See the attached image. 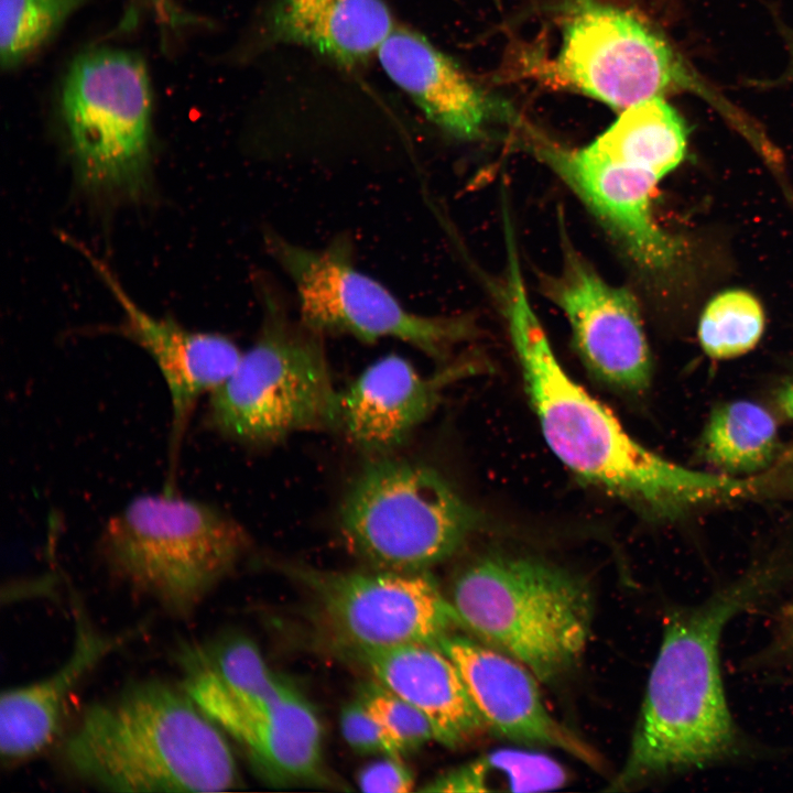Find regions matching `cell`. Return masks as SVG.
<instances>
[{"label": "cell", "instance_id": "obj_1", "mask_svg": "<svg viewBox=\"0 0 793 793\" xmlns=\"http://www.w3.org/2000/svg\"><path fill=\"white\" fill-rule=\"evenodd\" d=\"M502 308L544 438L575 475L660 520L769 496L771 481L764 475L696 470L632 438L561 366L529 300L517 258L509 260Z\"/></svg>", "mask_w": 793, "mask_h": 793}, {"label": "cell", "instance_id": "obj_2", "mask_svg": "<svg viewBox=\"0 0 793 793\" xmlns=\"http://www.w3.org/2000/svg\"><path fill=\"white\" fill-rule=\"evenodd\" d=\"M790 573L780 564L759 566L669 615L626 763L608 790L706 767L734 752L738 735L720 670L723 632Z\"/></svg>", "mask_w": 793, "mask_h": 793}, {"label": "cell", "instance_id": "obj_3", "mask_svg": "<svg viewBox=\"0 0 793 793\" xmlns=\"http://www.w3.org/2000/svg\"><path fill=\"white\" fill-rule=\"evenodd\" d=\"M83 780L115 792H219L240 784L222 730L184 688L144 680L88 705L63 747Z\"/></svg>", "mask_w": 793, "mask_h": 793}, {"label": "cell", "instance_id": "obj_4", "mask_svg": "<svg viewBox=\"0 0 793 793\" xmlns=\"http://www.w3.org/2000/svg\"><path fill=\"white\" fill-rule=\"evenodd\" d=\"M449 600L463 626L543 682L569 670L590 636L594 598L588 584L536 557H481L458 574Z\"/></svg>", "mask_w": 793, "mask_h": 793}, {"label": "cell", "instance_id": "obj_5", "mask_svg": "<svg viewBox=\"0 0 793 793\" xmlns=\"http://www.w3.org/2000/svg\"><path fill=\"white\" fill-rule=\"evenodd\" d=\"M248 544L227 513L170 491L133 498L107 521L99 540L111 573L177 618L194 615Z\"/></svg>", "mask_w": 793, "mask_h": 793}, {"label": "cell", "instance_id": "obj_6", "mask_svg": "<svg viewBox=\"0 0 793 793\" xmlns=\"http://www.w3.org/2000/svg\"><path fill=\"white\" fill-rule=\"evenodd\" d=\"M567 9L558 52L537 68L547 85L618 111L667 94L692 93L750 144L762 140L759 126L643 20L599 0H569Z\"/></svg>", "mask_w": 793, "mask_h": 793}, {"label": "cell", "instance_id": "obj_7", "mask_svg": "<svg viewBox=\"0 0 793 793\" xmlns=\"http://www.w3.org/2000/svg\"><path fill=\"white\" fill-rule=\"evenodd\" d=\"M262 324L232 373L209 394L206 421L220 435L265 445L301 431L335 427L323 335L291 318L274 286H259Z\"/></svg>", "mask_w": 793, "mask_h": 793}, {"label": "cell", "instance_id": "obj_8", "mask_svg": "<svg viewBox=\"0 0 793 793\" xmlns=\"http://www.w3.org/2000/svg\"><path fill=\"white\" fill-rule=\"evenodd\" d=\"M153 95L132 51L79 54L64 75L58 115L80 186L98 198L140 199L150 186Z\"/></svg>", "mask_w": 793, "mask_h": 793}, {"label": "cell", "instance_id": "obj_9", "mask_svg": "<svg viewBox=\"0 0 793 793\" xmlns=\"http://www.w3.org/2000/svg\"><path fill=\"white\" fill-rule=\"evenodd\" d=\"M351 550L373 568L422 572L453 555L478 524L433 468L380 455L352 478L338 510Z\"/></svg>", "mask_w": 793, "mask_h": 793}, {"label": "cell", "instance_id": "obj_10", "mask_svg": "<svg viewBox=\"0 0 793 793\" xmlns=\"http://www.w3.org/2000/svg\"><path fill=\"white\" fill-rule=\"evenodd\" d=\"M264 241L294 286L300 319L323 336L348 335L365 343L394 338L443 358L472 333L466 317L425 316L406 309L355 265L347 238L318 249L296 245L274 231L267 232Z\"/></svg>", "mask_w": 793, "mask_h": 793}, {"label": "cell", "instance_id": "obj_11", "mask_svg": "<svg viewBox=\"0 0 793 793\" xmlns=\"http://www.w3.org/2000/svg\"><path fill=\"white\" fill-rule=\"evenodd\" d=\"M181 686L246 752L267 780L278 784L327 783L323 727L304 695L287 681L272 692L233 685L183 648Z\"/></svg>", "mask_w": 793, "mask_h": 793}, {"label": "cell", "instance_id": "obj_12", "mask_svg": "<svg viewBox=\"0 0 793 793\" xmlns=\"http://www.w3.org/2000/svg\"><path fill=\"white\" fill-rule=\"evenodd\" d=\"M294 573L312 585L327 621L357 652L404 644L438 648L463 626L426 571Z\"/></svg>", "mask_w": 793, "mask_h": 793}, {"label": "cell", "instance_id": "obj_13", "mask_svg": "<svg viewBox=\"0 0 793 793\" xmlns=\"http://www.w3.org/2000/svg\"><path fill=\"white\" fill-rule=\"evenodd\" d=\"M526 134L528 148L573 191L639 270L659 276L678 265L683 242L660 227L653 215L659 175L591 143L568 149L534 130Z\"/></svg>", "mask_w": 793, "mask_h": 793}, {"label": "cell", "instance_id": "obj_14", "mask_svg": "<svg viewBox=\"0 0 793 793\" xmlns=\"http://www.w3.org/2000/svg\"><path fill=\"white\" fill-rule=\"evenodd\" d=\"M543 290L564 313L574 345L595 377L629 392L650 385L651 351L629 290L607 282L568 246L558 273L545 278Z\"/></svg>", "mask_w": 793, "mask_h": 793}, {"label": "cell", "instance_id": "obj_15", "mask_svg": "<svg viewBox=\"0 0 793 793\" xmlns=\"http://www.w3.org/2000/svg\"><path fill=\"white\" fill-rule=\"evenodd\" d=\"M90 263L123 313L121 333L141 346L156 363L170 392L172 443L181 441L197 401L210 394L235 370L242 352L227 336L193 332L167 317L142 309L122 287L108 265L86 246L67 237Z\"/></svg>", "mask_w": 793, "mask_h": 793}, {"label": "cell", "instance_id": "obj_16", "mask_svg": "<svg viewBox=\"0 0 793 793\" xmlns=\"http://www.w3.org/2000/svg\"><path fill=\"white\" fill-rule=\"evenodd\" d=\"M438 648L458 669L486 727L513 741L558 748L590 767L600 765L596 751L551 715L536 676L521 662L455 633Z\"/></svg>", "mask_w": 793, "mask_h": 793}, {"label": "cell", "instance_id": "obj_17", "mask_svg": "<svg viewBox=\"0 0 793 793\" xmlns=\"http://www.w3.org/2000/svg\"><path fill=\"white\" fill-rule=\"evenodd\" d=\"M376 56L390 80L450 137L477 140L497 122L522 123L512 108L479 88L449 55L416 31L395 25Z\"/></svg>", "mask_w": 793, "mask_h": 793}, {"label": "cell", "instance_id": "obj_18", "mask_svg": "<svg viewBox=\"0 0 793 793\" xmlns=\"http://www.w3.org/2000/svg\"><path fill=\"white\" fill-rule=\"evenodd\" d=\"M445 374H421L405 358L387 355L337 394L335 428L374 456L388 455L432 413Z\"/></svg>", "mask_w": 793, "mask_h": 793}, {"label": "cell", "instance_id": "obj_19", "mask_svg": "<svg viewBox=\"0 0 793 793\" xmlns=\"http://www.w3.org/2000/svg\"><path fill=\"white\" fill-rule=\"evenodd\" d=\"M73 611L75 642L67 661L51 675L1 694L0 752L6 764L26 761L47 749L59 732L73 689L100 661L138 633L132 629L118 634L100 632L77 598Z\"/></svg>", "mask_w": 793, "mask_h": 793}, {"label": "cell", "instance_id": "obj_20", "mask_svg": "<svg viewBox=\"0 0 793 793\" xmlns=\"http://www.w3.org/2000/svg\"><path fill=\"white\" fill-rule=\"evenodd\" d=\"M359 654L378 683L428 718L438 742L455 748L485 729L458 669L439 648L404 644Z\"/></svg>", "mask_w": 793, "mask_h": 793}, {"label": "cell", "instance_id": "obj_21", "mask_svg": "<svg viewBox=\"0 0 793 793\" xmlns=\"http://www.w3.org/2000/svg\"><path fill=\"white\" fill-rule=\"evenodd\" d=\"M394 28L384 0H274L262 35L265 44L304 47L351 68L376 56Z\"/></svg>", "mask_w": 793, "mask_h": 793}, {"label": "cell", "instance_id": "obj_22", "mask_svg": "<svg viewBox=\"0 0 793 793\" xmlns=\"http://www.w3.org/2000/svg\"><path fill=\"white\" fill-rule=\"evenodd\" d=\"M779 446V430L773 415L749 400H735L716 406L699 441L704 460L721 474L736 477L769 471Z\"/></svg>", "mask_w": 793, "mask_h": 793}, {"label": "cell", "instance_id": "obj_23", "mask_svg": "<svg viewBox=\"0 0 793 793\" xmlns=\"http://www.w3.org/2000/svg\"><path fill=\"white\" fill-rule=\"evenodd\" d=\"M687 127L680 113L655 97L622 110L590 143L598 150L640 163L661 178L684 160Z\"/></svg>", "mask_w": 793, "mask_h": 793}, {"label": "cell", "instance_id": "obj_24", "mask_svg": "<svg viewBox=\"0 0 793 793\" xmlns=\"http://www.w3.org/2000/svg\"><path fill=\"white\" fill-rule=\"evenodd\" d=\"M566 781L567 773L563 765L547 754L521 749H499L447 770L420 791L535 792L557 789Z\"/></svg>", "mask_w": 793, "mask_h": 793}, {"label": "cell", "instance_id": "obj_25", "mask_svg": "<svg viewBox=\"0 0 793 793\" xmlns=\"http://www.w3.org/2000/svg\"><path fill=\"white\" fill-rule=\"evenodd\" d=\"M88 0H0V62L4 70L35 55Z\"/></svg>", "mask_w": 793, "mask_h": 793}, {"label": "cell", "instance_id": "obj_26", "mask_svg": "<svg viewBox=\"0 0 793 793\" xmlns=\"http://www.w3.org/2000/svg\"><path fill=\"white\" fill-rule=\"evenodd\" d=\"M764 330L759 301L743 290H728L713 297L702 313L697 336L713 359H730L756 347Z\"/></svg>", "mask_w": 793, "mask_h": 793}, {"label": "cell", "instance_id": "obj_27", "mask_svg": "<svg viewBox=\"0 0 793 793\" xmlns=\"http://www.w3.org/2000/svg\"><path fill=\"white\" fill-rule=\"evenodd\" d=\"M358 699L380 725L400 756L436 740L428 718L380 683L363 685Z\"/></svg>", "mask_w": 793, "mask_h": 793}, {"label": "cell", "instance_id": "obj_28", "mask_svg": "<svg viewBox=\"0 0 793 793\" xmlns=\"http://www.w3.org/2000/svg\"><path fill=\"white\" fill-rule=\"evenodd\" d=\"M339 725L346 743L354 751L360 754L400 757L380 725L358 698L343 707Z\"/></svg>", "mask_w": 793, "mask_h": 793}, {"label": "cell", "instance_id": "obj_29", "mask_svg": "<svg viewBox=\"0 0 793 793\" xmlns=\"http://www.w3.org/2000/svg\"><path fill=\"white\" fill-rule=\"evenodd\" d=\"M356 781L367 793H408L415 784L412 771L400 757L389 754L361 768Z\"/></svg>", "mask_w": 793, "mask_h": 793}, {"label": "cell", "instance_id": "obj_30", "mask_svg": "<svg viewBox=\"0 0 793 793\" xmlns=\"http://www.w3.org/2000/svg\"><path fill=\"white\" fill-rule=\"evenodd\" d=\"M776 403L781 411L793 421V372L779 387Z\"/></svg>", "mask_w": 793, "mask_h": 793}, {"label": "cell", "instance_id": "obj_31", "mask_svg": "<svg viewBox=\"0 0 793 793\" xmlns=\"http://www.w3.org/2000/svg\"><path fill=\"white\" fill-rule=\"evenodd\" d=\"M789 48L791 55V66L789 69V79L793 80V33L789 36Z\"/></svg>", "mask_w": 793, "mask_h": 793}, {"label": "cell", "instance_id": "obj_32", "mask_svg": "<svg viewBox=\"0 0 793 793\" xmlns=\"http://www.w3.org/2000/svg\"><path fill=\"white\" fill-rule=\"evenodd\" d=\"M790 637H791V640H792V642H793V628H792V631H791Z\"/></svg>", "mask_w": 793, "mask_h": 793}]
</instances>
